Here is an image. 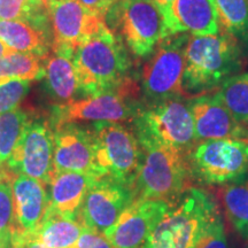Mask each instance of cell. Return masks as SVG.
I'll use <instances>...</instances> for the list:
<instances>
[{
  "label": "cell",
  "instance_id": "6da1fadb",
  "mask_svg": "<svg viewBox=\"0 0 248 248\" xmlns=\"http://www.w3.org/2000/svg\"><path fill=\"white\" fill-rule=\"evenodd\" d=\"M74 64L83 98L117 89L131 78L125 45L107 24L77 46Z\"/></svg>",
  "mask_w": 248,
  "mask_h": 248
},
{
  "label": "cell",
  "instance_id": "7a4b0ae2",
  "mask_svg": "<svg viewBox=\"0 0 248 248\" xmlns=\"http://www.w3.org/2000/svg\"><path fill=\"white\" fill-rule=\"evenodd\" d=\"M240 40L219 31L216 35L188 36L185 49V93L219 88L240 69Z\"/></svg>",
  "mask_w": 248,
  "mask_h": 248
},
{
  "label": "cell",
  "instance_id": "3957f363",
  "mask_svg": "<svg viewBox=\"0 0 248 248\" xmlns=\"http://www.w3.org/2000/svg\"><path fill=\"white\" fill-rule=\"evenodd\" d=\"M218 213L217 201L208 191L186 187L152 231L144 248H192Z\"/></svg>",
  "mask_w": 248,
  "mask_h": 248
},
{
  "label": "cell",
  "instance_id": "277c9868",
  "mask_svg": "<svg viewBox=\"0 0 248 248\" xmlns=\"http://www.w3.org/2000/svg\"><path fill=\"white\" fill-rule=\"evenodd\" d=\"M136 136L140 144L142 159L133 186L135 198L176 200L186 188L191 176L187 154L164 146L147 136L138 133Z\"/></svg>",
  "mask_w": 248,
  "mask_h": 248
},
{
  "label": "cell",
  "instance_id": "5b68a950",
  "mask_svg": "<svg viewBox=\"0 0 248 248\" xmlns=\"http://www.w3.org/2000/svg\"><path fill=\"white\" fill-rule=\"evenodd\" d=\"M140 86L132 77L117 89L71 101L66 105H53L49 111L51 126L63 123L124 122L133 121L140 109Z\"/></svg>",
  "mask_w": 248,
  "mask_h": 248
},
{
  "label": "cell",
  "instance_id": "8992f818",
  "mask_svg": "<svg viewBox=\"0 0 248 248\" xmlns=\"http://www.w3.org/2000/svg\"><path fill=\"white\" fill-rule=\"evenodd\" d=\"M135 131L184 154L198 144L188 99L172 97L142 104L133 119Z\"/></svg>",
  "mask_w": 248,
  "mask_h": 248
},
{
  "label": "cell",
  "instance_id": "52a82bcc",
  "mask_svg": "<svg viewBox=\"0 0 248 248\" xmlns=\"http://www.w3.org/2000/svg\"><path fill=\"white\" fill-rule=\"evenodd\" d=\"M106 23L120 31L124 45L136 58H147L169 36L166 18L154 0H120L108 11Z\"/></svg>",
  "mask_w": 248,
  "mask_h": 248
},
{
  "label": "cell",
  "instance_id": "ba28073f",
  "mask_svg": "<svg viewBox=\"0 0 248 248\" xmlns=\"http://www.w3.org/2000/svg\"><path fill=\"white\" fill-rule=\"evenodd\" d=\"M188 33H177L163 38L142 68L140 91L142 104L185 97V49Z\"/></svg>",
  "mask_w": 248,
  "mask_h": 248
},
{
  "label": "cell",
  "instance_id": "9c48e42d",
  "mask_svg": "<svg viewBox=\"0 0 248 248\" xmlns=\"http://www.w3.org/2000/svg\"><path fill=\"white\" fill-rule=\"evenodd\" d=\"M191 176L207 185H229L246 177L248 138L198 142L187 154Z\"/></svg>",
  "mask_w": 248,
  "mask_h": 248
},
{
  "label": "cell",
  "instance_id": "30bf717a",
  "mask_svg": "<svg viewBox=\"0 0 248 248\" xmlns=\"http://www.w3.org/2000/svg\"><path fill=\"white\" fill-rule=\"evenodd\" d=\"M91 128L102 172L133 190L142 159L135 131L120 122H93Z\"/></svg>",
  "mask_w": 248,
  "mask_h": 248
},
{
  "label": "cell",
  "instance_id": "8fae6325",
  "mask_svg": "<svg viewBox=\"0 0 248 248\" xmlns=\"http://www.w3.org/2000/svg\"><path fill=\"white\" fill-rule=\"evenodd\" d=\"M54 135L48 117L32 110L7 167L48 185L54 176Z\"/></svg>",
  "mask_w": 248,
  "mask_h": 248
},
{
  "label": "cell",
  "instance_id": "7c38bea8",
  "mask_svg": "<svg viewBox=\"0 0 248 248\" xmlns=\"http://www.w3.org/2000/svg\"><path fill=\"white\" fill-rule=\"evenodd\" d=\"M132 188L109 176L97 178L75 214L82 226L105 233L135 200Z\"/></svg>",
  "mask_w": 248,
  "mask_h": 248
},
{
  "label": "cell",
  "instance_id": "4fadbf2b",
  "mask_svg": "<svg viewBox=\"0 0 248 248\" xmlns=\"http://www.w3.org/2000/svg\"><path fill=\"white\" fill-rule=\"evenodd\" d=\"M54 135L55 171H76L104 177L95 159L91 125L63 123L52 126Z\"/></svg>",
  "mask_w": 248,
  "mask_h": 248
},
{
  "label": "cell",
  "instance_id": "5bb4252c",
  "mask_svg": "<svg viewBox=\"0 0 248 248\" xmlns=\"http://www.w3.org/2000/svg\"><path fill=\"white\" fill-rule=\"evenodd\" d=\"M170 206L167 200L135 199L104 234L115 248H142Z\"/></svg>",
  "mask_w": 248,
  "mask_h": 248
},
{
  "label": "cell",
  "instance_id": "9a60e30c",
  "mask_svg": "<svg viewBox=\"0 0 248 248\" xmlns=\"http://www.w3.org/2000/svg\"><path fill=\"white\" fill-rule=\"evenodd\" d=\"M55 46L75 49L106 24L104 17L89 11L79 0H44Z\"/></svg>",
  "mask_w": 248,
  "mask_h": 248
},
{
  "label": "cell",
  "instance_id": "2e32d148",
  "mask_svg": "<svg viewBox=\"0 0 248 248\" xmlns=\"http://www.w3.org/2000/svg\"><path fill=\"white\" fill-rule=\"evenodd\" d=\"M197 142L225 138H248V126L234 119L215 94L188 99Z\"/></svg>",
  "mask_w": 248,
  "mask_h": 248
},
{
  "label": "cell",
  "instance_id": "e0dca14e",
  "mask_svg": "<svg viewBox=\"0 0 248 248\" xmlns=\"http://www.w3.org/2000/svg\"><path fill=\"white\" fill-rule=\"evenodd\" d=\"M15 231L33 235L51 206L46 184L38 179L17 173L12 182Z\"/></svg>",
  "mask_w": 248,
  "mask_h": 248
},
{
  "label": "cell",
  "instance_id": "ac0fdd59",
  "mask_svg": "<svg viewBox=\"0 0 248 248\" xmlns=\"http://www.w3.org/2000/svg\"><path fill=\"white\" fill-rule=\"evenodd\" d=\"M69 47L55 46L44 60V91L54 105H66L83 98Z\"/></svg>",
  "mask_w": 248,
  "mask_h": 248
},
{
  "label": "cell",
  "instance_id": "d6986e66",
  "mask_svg": "<svg viewBox=\"0 0 248 248\" xmlns=\"http://www.w3.org/2000/svg\"><path fill=\"white\" fill-rule=\"evenodd\" d=\"M168 33L208 36L219 32L214 0H173L167 24Z\"/></svg>",
  "mask_w": 248,
  "mask_h": 248
},
{
  "label": "cell",
  "instance_id": "ffe728a7",
  "mask_svg": "<svg viewBox=\"0 0 248 248\" xmlns=\"http://www.w3.org/2000/svg\"><path fill=\"white\" fill-rule=\"evenodd\" d=\"M95 179L83 172L55 171L48 184L51 204L59 212L75 215Z\"/></svg>",
  "mask_w": 248,
  "mask_h": 248
},
{
  "label": "cell",
  "instance_id": "44dd1931",
  "mask_svg": "<svg viewBox=\"0 0 248 248\" xmlns=\"http://www.w3.org/2000/svg\"><path fill=\"white\" fill-rule=\"evenodd\" d=\"M0 40L14 52L32 53L45 59L53 47V38L24 21L0 20Z\"/></svg>",
  "mask_w": 248,
  "mask_h": 248
},
{
  "label": "cell",
  "instance_id": "7402d4cb",
  "mask_svg": "<svg viewBox=\"0 0 248 248\" xmlns=\"http://www.w3.org/2000/svg\"><path fill=\"white\" fill-rule=\"evenodd\" d=\"M82 229L76 215L59 212L51 204L35 235L47 248H75Z\"/></svg>",
  "mask_w": 248,
  "mask_h": 248
},
{
  "label": "cell",
  "instance_id": "603a6c76",
  "mask_svg": "<svg viewBox=\"0 0 248 248\" xmlns=\"http://www.w3.org/2000/svg\"><path fill=\"white\" fill-rule=\"evenodd\" d=\"M222 200L229 222L241 239L248 241V178L226 185Z\"/></svg>",
  "mask_w": 248,
  "mask_h": 248
},
{
  "label": "cell",
  "instance_id": "cb8c5ba5",
  "mask_svg": "<svg viewBox=\"0 0 248 248\" xmlns=\"http://www.w3.org/2000/svg\"><path fill=\"white\" fill-rule=\"evenodd\" d=\"M215 97L238 122L248 126V73L231 76L222 83Z\"/></svg>",
  "mask_w": 248,
  "mask_h": 248
},
{
  "label": "cell",
  "instance_id": "d4e9b609",
  "mask_svg": "<svg viewBox=\"0 0 248 248\" xmlns=\"http://www.w3.org/2000/svg\"><path fill=\"white\" fill-rule=\"evenodd\" d=\"M219 31L248 42V0H214Z\"/></svg>",
  "mask_w": 248,
  "mask_h": 248
},
{
  "label": "cell",
  "instance_id": "484cf974",
  "mask_svg": "<svg viewBox=\"0 0 248 248\" xmlns=\"http://www.w3.org/2000/svg\"><path fill=\"white\" fill-rule=\"evenodd\" d=\"M31 114L32 110L17 107L0 115V168L7 167Z\"/></svg>",
  "mask_w": 248,
  "mask_h": 248
},
{
  "label": "cell",
  "instance_id": "4316f807",
  "mask_svg": "<svg viewBox=\"0 0 248 248\" xmlns=\"http://www.w3.org/2000/svg\"><path fill=\"white\" fill-rule=\"evenodd\" d=\"M44 60L32 53L12 52L0 59V79H42L44 76Z\"/></svg>",
  "mask_w": 248,
  "mask_h": 248
},
{
  "label": "cell",
  "instance_id": "83f0119b",
  "mask_svg": "<svg viewBox=\"0 0 248 248\" xmlns=\"http://www.w3.org/2000/svg\"><path fill=\"white\" fill-rule=\"evenodd\" d=\"M16 175L12 172L0 178V243H13L12 233L15 229V217L12 182Z\"/></svg>",
  "mask_w": 248,
  "mask_h": 248
},
{
  "label": "cell",
  "instance_id": "f1b7e54d",
  "mask_svg": "<svg viewBox=\"0 0 248 248\" xmlns=\"http://www.w3.org/2000/svg\"><path fill=\"white\" fill-rule=\"evenodd\" d=\"M31 80L21 78L0 79V115L20 106L29 93Z\"/></svg>",
  "mask_w": 248,
  "mask_h": 248
},
{
  "label": "cell",
  "instance_id": "f546056e",
  "mask_svg": "<svg viewBox=\"0 0 248 248\" xmlns=\"http://www.w3.org/2000/svg\"><path fill=\"white\" fill-rule=\"evenodd\" d=\"M192 248H229L221 213L214 217Z\"/></svg>",
  "mask_w": 248,
  "mask_h": 248
},
{
  "label": "cell",
  "instance_id": "4dcf8cb0",
  "mask_svg": "<svg viewBox=\"0 0 248 248\" xmlns=\"http://www.w3.org/2000/svg\"><path fill=\"white\" fill-rule=\"evenodd\" d=\"M75 248H115L106 235L92 229L83 226Z\"/></svg>",
  "mask_w": 248,
  "mask_h": 248
},
{
  "label": "cell",
  "instance_id": "1f68e13d",
  "mask_svg": "<svg viewBox=\"0 0 248 248\" xmlns=\"http://www.w3.org/2000/svg\"><path fill=\"white\" fill-rule=\"evenodd\" d=\"M92 13L99 15L101 17H106V15L111 7V4L108 0H79Z\"/></svg>",
  "mask_w": 248,
  "mask_h": 248
},
{
  "label": "cell",
  "instance_id": "d6a6232c",
  "mask_svg": "<svg viewBox=\"0 0 248 248\" xmlns=\"http://www.w3.org/2000/svg\"><path fill=\"white\" fill-rule=\"evenodd\" d=\"M17 248H47L44 244H42L37 239L36 235H27L26 239L20 244Z\"/></svg>",
  "mask_w": 248,
  "mask_h": 248
},
{
  "label": "cell",
  "instance_id": "836d02e7",
  "mask_svg": "<svg viewBox=\"0 0 248 248\" xmlns=\"http://www.w3.org/2000/svg\"><path fill=\"white\" fill-rule=\"evenodd\" d=\"M155 4L159 6V8L162 12L164 18H166V24H168L169 17H170V11H171V6L173 0H154ZM168 29V28H167Z\"/></svg>",
  "mask_w": 248,
  "mask_h": 248
},
{
  "label": "cell",
  "instance_id": "e575fe53",
  "mask_svg": "<svg viewBox=\"0 0 248 248\" xmlns=\"http://www.w3.org/2000/svg\"><path fill=\"white\" fill-rule=\"evenodd\" d=\"M12 52H14V51H12L11 48H8L7 46H6L4 43H2L1 40H0V59L6 57V55L11 54Z\"/></svg>",
  "mask_w": 248,
  "mask_h": 248
},
{
  "label": "cell",
  "instance_id": "d590c367",
  "mask_svg": "<svg viewBox=\"0 0 248 248\" xmlns=\"http://www.w3.org/2000/svg\"><path fill=\"white\" fill-rule=\"evenodd\" d=\"M0 248H14L13 243H0Z\"/></svg>",
  "mask_w": 248,
  "mask_h": 248
},
{
  "label": "cell",
  "instance_id": "8d00e7d4",
  "mask_svg": "<svg viewBox=\"0 0 248 248\" xmlns=\"http://www.w3.org/2000/svg\"><path fill=\"white\" fill-rule=\"evenodd\" d=\"M108 1H109V2H110V4H111V6H113L114 4H115V2H117V1H120V0H108Z\"/></svg>",
  "mask_w": 248,
  "mask_h": 248
},
{
  "label": "cell",
  "instance_id": "74e56055",
  "mask_svg": "<svg viewBox=\"0 0 248 248\" xmlns=\"http://www.w3.org/2000/svg\"><path fill=\"white\" fill-rule=\"evenodd\" d=\"M142 248H144V247H142Z\"/></svg>",
  "mask_w": 248,
  "mask_h": 248
}]
</instances>
